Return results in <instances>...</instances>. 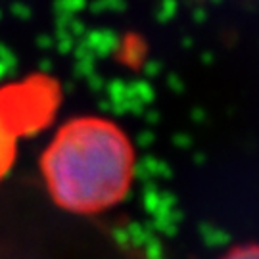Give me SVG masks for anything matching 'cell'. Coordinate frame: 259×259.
<instances>
[{"label": "cell", "instance_id": "1", "mask_svg": "<svg viewBox=\"0 0 259 259\" xmlns=\"http://www.w3.org/2000/svg\"><path fill=\"white\" fill-rule=\"evenodd\" d=\"M52 200L62 209L94 215L117 205L135 179V148L102 117H79L56 133L40 159Z\"/></svg>", "mask_w": 259, "mask_h": 259}, {"label": "cell", "instance_id": "2", "mask_svg": "<svg viewBox=\"0 0 259 259\" xmlns=\"http://www.w3.org/2000/svg\"><path fill=\"white\" fill-rule=\"evenodd\" d=\"M58 102V83L45 75L29 77L0 91V181L14 165L18 140L50 123Z\"/></svg>", "mask_w": 259, "mask_h": 259}, {"label": "cell", "instance_id": "3", "mask_svg": "<svg viewBox=\"0 0 259 259\" xmlns=\"http://www.w3.org/2000/svg\"><path fill=\"white\" fill-rule=\"evenodd\" d=\"M221 259H259V244H240V246H234Z\"/></svg>", "mask_w": 259, "mask_h": 259}]
</instances>
